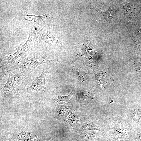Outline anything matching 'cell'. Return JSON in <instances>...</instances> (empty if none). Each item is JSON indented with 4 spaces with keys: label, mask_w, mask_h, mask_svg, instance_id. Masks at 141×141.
I'll use <instances>...</instances> for the list:
<instances>
[{
    "label": "cell",
    "mask_w": 141,
    "mask_h": 141,
    "mask_svg": "<svg viewBox=\"0 0 141 141\" xmlns=\"http://www.w3.org/2000/svg\"><path fill=\"white\" fill-rule=\"evenodd\" d=\"M30 73L25 70L20 73L8 74L5 84H0L1 94L5 99L18 97L23 94L26 85L31 81Z\"/></svg>",
    "instance_id": "obj_1"
},
{
    "label": "cell",
    "mask_w": 141,
    "mask_h": 141,
    "mask_svg": "<svg viewBox=\"0 0 141 141\" xmlns=\"http://www.w3.org/2000/svg\"><path fill=\"white\" fill-rule=\"evenodd\" d=\"M107 133L115 139L127 140L132 136L133 130L122 115L115 113L108 117Z\"/></svg>",
    "instance_id": "obj_2"
},
{
    "label": "cell",
    "mask_w": 141,
    "mask_h": 141,
    "mask_svg": "<svg viewBox=\"0 0 141 141\" xmlns=\"http://www.w3.org/2000/svg\"><path fill=\"white\" fill-rule=\"evenodd\" d=\"M52 61L51 58L42 54L41 51L32 50L16 61L13 68L12 71L21 68L30 73L39 66Z\"/></svg>",
    "instance_id": "obj_3"
},
{
    "label": "cell",
    "mask_w": 141,
    "mask_h": 141,
    "mask_svg": "<svg viewBox=\"0 0 141 141\" xmlns=\"http://www.w3.org/2000/svg\"><path fill=\"white\" fill-rule=\"evenodd\" d=\"M36 42V34L30 31L28 39L25 43L20 45L14 53L7 56L2 54L0 60L7 64L11 69L14 65L16 60L19 57L29 53L33 49Z\"/></svg>",
    "instance_id": "obj_4"
},
{
    "label": "cell",
    "mask_w": 141,
    "mask_h": 141,
    "mask_svg": "<svg viewBox=\"0 0 141 141\" xmlns=\"http://www.w3.org/2000/svg\"><path fill=\"white\" fill-rule=\"evenodd\" d=\"M49 12L41 16L29 15L26 12L23 14L22 17L24 21L28 24L30 31L36 34L45 26L49 17Z\"/></svg>",
    "instance_id": "obj_5"
},
{
    "label": "cell",
    "mask_w": 141,
    "mask_h": 141,
    "mask_svg": "<svg viewBox=\"0 0 141 141\" xmlns=\"http://www.w3.org/2000/svg\"><path fill=\"white\" fill-rule=\"evenodd\" d=\"M122 115L129 124L132 130L134 125L141 123V108L132 106L125 108Z\"/></svg>",
    "instance_id": "obj_6"
},
{
    "label": "cell",
    "mask_w": 141,
    "mask_h": 141,
    "mask_svg": "<svg viewBox=\"0 0 141 141\" xmlns=\"http://www.w3.org/2000/svg\"><path fill=\"white\" fill-rule=\"evenodd\" d=\"M48 72L47 68L44 67L41 75L38 77H36L32 82L31 86L26 89L27 92L36 94L40 91H46L45 79Z\"/></svg>",
    "instance_id": "obj_7"
},
{
    "label": "cell",
    "mask_w": 141,
    "mask_h": 141,
    "mask_svg": "<svg viewBox=\"0 0 141 141\" xmlns=\"http://www.w3.org/2000/svg\"><path fill=\"white\" fill-rule=\"evenodd\" d=\"M36 42H43L49 44L60 43L56 35L49 29L43 27L36 34Z\"/></svg>",
    "instance_id": "obj_8"
},
{
    "label": "cell",
    "mask_w": 141,
    "mask_h": 141,
    "mask_svg": "<svg viewBox=\"0 0 141 141\" xmlns=\"http://www.w3.org/2000/svg\"><path fill=\"white\" fill-rule=\"evenodd\" d=\"M13 139L17 141H40V137L34 133L22 131L15 134Z\"/></svg>",
    "instance_id": "obj_9"
},
{
    "label": "cell",
    "mask_w": 141,
    "mask_h": 141,
    "mask_svg": "<svg viewBox=\"0 0 141 141\" xmlns=\"http://www.w3.org/2000/svg\"><path fill=\"white\" fill-rule=\"evenodd\" d=\"M124 9L126 16L129 21L136 17L135 15V8L132 4L127 3L124 5Z\"/></svg>",
    "instance_id": "obj_10"
},
{
    "label": "cell",
    "mask_w": 141,
    "mask_h": 141,
    "mask_svg": "<svg viewBox=\"0 0 141 141\" xmlns=\"http://www.w3.org/2000/svg\"><path fill=\"white\" fill-rule=\"evenodd\" d=\"M99 15L103 16L107 20H114L115 17V15L113 14V10L111 9H109L105 12L101 11L99 8H95Z\"/></svg>",
    "instance_id": "obj_11"
},
{
    "label": "cell",
    "mask_w": 141,
    "mask_h": 141,
    "mask_svg": "<svg viewBox=\"0 0 141 141\" xmlns=\"http://www.w3.org/2000/svg\"><path fill=\"white\" fill-rule=\"evenodd\" d=\"M72 92L73 90H72L70 93L67 96H58V98L56 99H54L49 96L54 102L58 104H69L70 102V98Z\"/></svg>",
    "instance_id": "obj_12"
},
{
    "label": "cell",
    "mask_w": 141,
    "mask_h": 141,
    "mask_svg": "<svg viewBox=\"0 0 141 141\" xmlns=\"http://www.w3.org/2000/svg\"><path fill=\"white\" fill-rule=\"evenodd\" d=\"M99 141H117L108 133H106L104 135L103 138Z\"/></svg>",
    "instance_id": "obj_13"
},
{
    "label": "cell",
    "mask_w": 141,
    "mask_h": 141,
    "mask_svg": "<svg viewBox=\"0 0 141 141\" xmlns=\"http://www.w3.org/2000/svg\"><path fill=\"white\" fill-rule=\"evenodd\" d=\"M1 141H11V140L10 139H6L5 140H2Z\"/></svg>",
    "instance_id": "obj_14"
}]
</instances>
